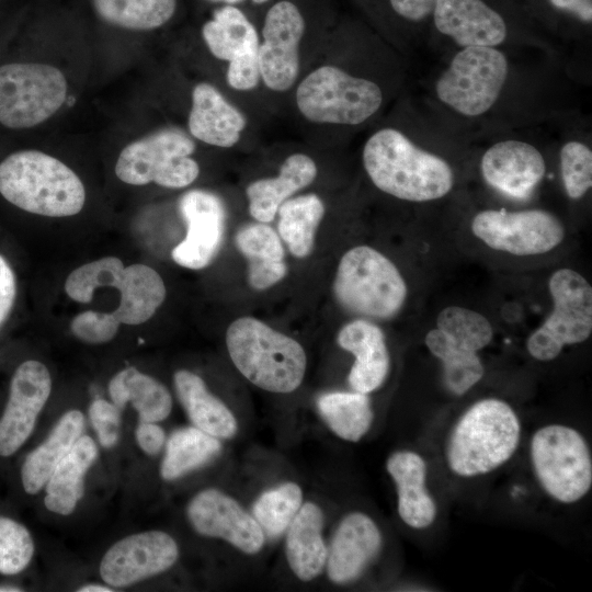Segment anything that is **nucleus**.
Wrapping results in <instances>:
<instances>
[{
    "label": "nucleus",
    "instance_id": "obj_1",
    "mask_svg": "<svg viewBox=\"0 0 592 592\" xmlns=\"http://www.w3.org/2000/svg\"><path fill=\"white\" fill-rule=\"evenodd\" d=\"M362 159L374 185L399 200H439L454 185V172L444 159L418 147L395 128L375 132L364 145Z\"/></svg>",
    "mask_w": 592,
    "mask_h": 592
},
{
    "label": "nucleus",
    "instance_id": "obj_2",
    "mask_svg": "<svg viewBox=\"0 0 592 592\" xmlns=\"http://www.w3.org/2000/svg\"><path fill=\"white\" fill-rule=\"evenodd\" d=\"M0 195L34 215L68 217L81 212L86 189L65 162L42 150L22 148L0 160Z\"/></svg>",
    "mask_w": 592,
    "mask_h": 592
},
{
    "label": "nucleus",
    "instance_id": "obj_3",
    "mask_svg": "<svg viewBox=\"0 0 592 592\" xmlns=\"http://www.w3.org/2000/svg\"><path fill=\"white\" fill-rule=\"evenodd\" d=\"M521 423L512 407L497 398L471 405L457 420L447 439L445 458L460 477L491 473L516 452Z\"/></svg>",
    "mask_w": 592,
    "mask_h": 592
},
{
    "label": "nucleus",
    "instance_id": "obj_4",
    "mask_svg": "<svg viewBox=\"0 0 592 592\" xmlns=\"http://www.w3.org/2000/svg\"><path fill=\"white\" fill-rule=\"evenodd\" d=\"M226 345L239 373L265 391L289 394L303 383L307 368L303 345L254 317L234 320Z\"/></svg>",
    "mask_w": 592,
    "mask_h": 592
},
{
    "label": "nucleus",
    "instance_id": "obj_5",
    "mask_svg": "<svg viewBox=\"0 0 592 592\" xmlns=\"http://www.w3.org/2000/svg\"><path fill=\"white\" fill-rule=\"evenodd\" d=\"M67 95L68 82L59 68L0 54V132L21 133L44 124Z\"/></svg>",
    "mask_w": 592,
    "mask_h": 592
},
{
    "label": "nucleus",
    "instance_id": "obj_6",
    "mask_svg": "<svg viewBox=\"0 0 592 592\" xmlns=\"http://www.w3.org/2000/svg\"><path fill=\"white\" fill-rule=\"evenodd\" d=\"M333 293L338 303L354 315L390 319L405 304L407 285L388 258L368 246H357L341 258Z\"/></svg>",
    "mask_w": 592,
    "mask_h": 592
},
{
    "label": "nucleus",
    "instance_id": "obj_7",
    "mask_svg": "<svg viewBox=\"0 0 592 592\" xmlns=\"http://www.w3.org/2000/svg\"><path fill=\"white\" fill-rule=\"evenodd\" d=\"M295 98L300 114L318 124L360 125L383 104V92L376 82L330 65L307 75Z\"/></svg>",
    "mask_w": 592,
    "mask_h": 592
},
{
    "label": "nucleus",
    "instance_id": "obj_8",
    "mask_svg": "<svg viewBox=\"0 0 592 592\" xmlns=\"http://www.w3.org/2000/svg\"><path fill=\"white\" fill-rule=\"evenodd\" d=\"M534 474L544 489L558 502L581 500L592 487V457L580 432L563 424L538 429L531 441Z\"/></svg>",
    "mask_w": 592,
    "mask_h": 592
},
{
    "label": "nucleus",
    "instance_id": "obj_9",
    "mask_svg": "<svg viewBox=\"0 0 592 592\" xmlns=\"http://www.w3.org/2000/svg\"><path fill=\"white\" fill-rule=\"evenodd\" d=\"M193 139L177 128H163L126 145L118 155L115 174L129 185L156 183L168 189H183L200 174L191 157Z\"/></svg>",
    "mask_w": 592,
    "mask_h": 592
},
{
    "label": "nucleus",
    "instance_id": "obj_10",
    "mask_svg": "<svg viewBox=\"0 0 592 592\" xmlns=\"http://www.w3.org/2000/svg\"><path fill=\"white\" fill-rule=\"evenodd\" d=\"M509 76L505 55L494 47H464L435 82L439 100L454 112L477 117L497 103Z\"/></svg>",
    "mask_w": 592,
    "mask_h": 592
},
{
    "label": "nucleus",
    "instance_id": "obj_11",
    "mask_svg": "<svg viewBox=\"0 0 592 592\" xmlns=\"http://www.w3.org/2000/svg\"><path fill=\"white\" fill-rule=\"evenodd\" d=\"M553 311L527 339L526 349L540 362L555 360L563 346L585 341L592 332V287L571 269L549 278Z\"/></svg>",
    "mask_w": 592,
    "mask_h": 592
},
{
    "label": "nucleus",
    "instance_id": "obj_12",
    "mask_svg": "<svg viewBox=\"0 0 592 592\" xmlns=\"http://www.w3.org/2000/svg\"><path fill=\"white\" fill-rule=\"evenodd\" d=\"M471 230L488 247L514 255L546 253L565 237L562 223L543 209L481 210L473 218Z\"/></svg>",
    "mask_w": 592,
    "mask_h": 592
},
{
    "label": "nucleus",
    "instance_id": "obj_13",
    "mask_svg": "<svg viewBox=\"0 0 592 592\" xmlns=\"http://www.w3.org/2000/svg\"><path fill=\"white\" fill-rule=\"evenodd\" d=\"M305 21L298 8L283 0L273 4L264 19L258 58L260 77L272 91L289 90L299 71V44Z\"/></svg>",
    "mask_w": 592,
    "mask_h": 592
},
{
    "label": "nucleus",
    "instance_id": "obj_14",
    "mask_svg": "<svg viewBox=\"0 0 592 592\" xmlns=\"http://www.w3.org/2000/svg\"><path fill=\"white\" fill-rule=\"evenodd\" d=\"M186 514L202 536L221 539L246 555H257L264 548L265 534L252 513L219 489L196 493L187 504Z\"/></svg>",
    "mask_w": 592,
    "mask_h": 592
},
{
    "label": "nucleus",
    "instance_id": "obj_15",
    "mask_svg": "<svg viewBox=\"0 0 592 592\" xmlns=\"http://www.w3.org/2000/svg\"><path fill=\"white\" fill-rule=\"evenodd\" d=\"M492 337V326L483 315L448 306L441 310L436 328L426 333L424 342L442 362L443 373L455 374L481 365L477 353L491 342Z\"/></svg>",
    "mask_w": 592,
    "mask_h": 592
},
{
    "label": "nucleus",
    "instance_id": "obj_16",
    "mask_svg": "<svg viewBox=\"0 0 592 592\" xmlns=\"http://www.w3.org/2000/svg\"><path fill=\"white\" fill-rule=\"evenodd\" d=\"M179 558L174 538L162 531H147L122 538L100 563L103 581L113 588L132 585L170 569Z\"/></svg>",
    "mask_w": 592,
    "mask_h": 592
},
{
    "label": "nucleus",
    "instance_id": "obj_17",
    "mask_svg": "<svg viewBox=\"0 0 592 592\" xmlns=\"http://www.w3.org/2000/svg\"><path fill=\"white\" fill-rule=\"evenodd\" d=\"M50 390L52 377L43 363L27 360L19 365L0 418V456L12 455L27 440Z\"/></svg>",
    "mask_w": 592,
    "mask_h": 592
},
{
    "label": "nucleus",
    "instance_id": "obj_18",
    "mask_svg": "<svg viewBox=\"0 0 592 592\" xmlns=\"http://www.w3.org/2000/svg\"><path fill=\"white\" fill-rule=\"evenodd\" d=\"M186 236L171 252L173 261L186 269L206 267L218 253L225 234L226 210L215 194L192 190L180 201Z\"/></svg>",
    "mask_w": 592,
    "mask_h": 592
},
{
    "label": "nucleus",
    "instance_id": "obj_19",
    "mask_svg": "<svg viewBox=\"0 0 592 592\" xmlns=\"http://www.w3.org/2000/svg\"><path fill=\"white\" fill-rule=\"evenodd\" d=\"M383 546L378 525L366 513L352 511L337 525L328 546L325 571L334 584H348L362 576Z\"/></svg>",
    "mask_w": 592,
    "mask_h": 592
},
{
    "label": "nucleus",
    "instance_id": "obj_20",
    "mask_svg": "<svg viewBox=\"0 0 592 592\" xmlns=\"http://www.w3.org/2000/svg\"><path fill=\"white\" fill-rule=\"evenodd\" d=\"M480 169L485 181L493 189L511 197L526 198L543 180L546 163L532 144L506 139L485 151Z\"/></svg>",
    "mask_w": 592,
    "mask_h": 592
},
{
    "label": "nucleus",
    "instance_id": "obj_21",
    "mask_svg": "<svg viewBox=\"0 0 592 592\" xmlns=\"http://www.w3.org/2000/svg\"><path fill=\"white\" fill-rule=\"evenodd\" d=\"M436 30L460 47H496L508 36L503 18L482 0H436Z\"/></svg>",
    "mask_w": 592,
    "mask_h": 592
},
{
    "label": "nucleus",
    "instance_id": "obj_22",
    "mask_svg": "<svg viewBox=\"0 0 592 592\" xmlns=\"http://www.w3.org/2000/svg\"><path fill=\"white\" fill-rule=\"evenodd\" d=\"M338 344L354 356L348 380L354 391L369 394L386 380L390 357L382 329L367 320H353L341 328Z\"/></svg>",
    "mask_w": 592,
    "mask_h": 592
},
{
    "label": "nucleus",
    "instance_id": "obj_23",
    "mask_svg": "<svg viewBox=\"0 0 592 592\" xmlns=\"http://www.w3.org/2000/svg\"><path fill=\"white\" fill-rule=\"evenodd\" d=\"M247 124L244 115L207 82L192 90L187 117L190 134L200 141L220 148L235 146Z\"/></svg>",
    "mask_w": 592,
    "mask_h": 592
},
{
    "label": "nucleus",
    "instance_id": "obj_24",
    "mask_svg": "<svg viewBox=\"0 0 592 592\" xmlns=\"http://www.w3.org/2000/svg\"><path fill=\"white\" fill-rule=\"evenodd\" d=\"M325 514L319 504L304 501L285 534L284 553L292 573L308 582L326 568L328 545L323 537Z\"/></svg>",
    "mask_w": 592,
    "mask_h": 592
},
{
    "label": "nucleus",
    "instance_id": "obj_25",
    "mask_svg": "<svg viewBox=\"0 0 592 592\" xmlns=\"http://www.w3.org/2000/svg\"><path fill=\"white\" fill-rule=\"evenodd\" d=\"M386 469L397 490V510L408 526L429 527L436 517V504L425 488L426 464L412 451H396L386 462Z\"/></svg>",
    "mask_w": 592,
    "mask_h": 592
},
{
    "label": "nucleus",
    "instance_id": "obj_26",
    "mask_svg": "<svg viewBox=\"0 0 592 592\" xmlns=\"http://www.w3.org/2000/svg\"><path fill=\"white\" fill-rule=\"evenodd\" d=\"M317 177L315 161L305 153L288 156L275 178L257 180L246 189L249 213L259 223H270L278 207Z\"/></svg>",
    "mask_w": 592,
    "mask_h": 592
},
{
    "label": "nucleus",
    "instance_id": "obj_27",
    "mask_svg": "<svg viewBox=\"0 0 592 592\" xmlns=\"http://www.w3.org/2000/svg\"><path fill=\"white\" fill-rule=\"evenodd\" d=\"M178 398L197 429L219 440H229L238 432L232 411L213 395L197 374L180 369L173 376Z\"/></svg>",
    "mask_w": 592,
    "mask_h": 592
},
{
    "label": "nucleus",
    "instance_id": "obj_28",
    "mask_svg": "<svg viewBox=\"0 0 592 592\" xmlns=\"http://www.w3.org/2000/svg\"><path fill=\"white\" fill-rule=\"evenodd\" d=\"M236 246L248 261V282L258 291L266 289L287 273L280 235L265 223L250 224L236 235Z\"/></svg>",
    "mask_w": 592,
    "mask_h": 592
},
{
    "label": "nucleus",
    "instance_id": "obj_29",
    "mask_svg": "<svg viewBox=\"0 0 592 592\" xmlns=\"http://www.w3.org/2000/svg\"><path fill=\"white\" fill-rule=\"evenodd\" d=\"M98 456L95 442L80 436L60 460L46 486L45 506L53 513L69 515L83 496V479Z\"/></svg>",
    "mask_w": 592,
    "mask_h": 592
},
{
    "label": "nucleus",
    "instance_id": "obj_30",
    "mask_svg": "<svg viewBox=\"0 0 592 592\" xmlns=\"http://www.w3.org/2000/svg\"><path fill=\"white\" fill-rule=\"evenodd\" d=\"M83 426L82 413L79 410L68 411L48 437L27 455L21 469V479L29 494H35L45 487L57 465L81 436Z\"/></svg>",
    "mask_w": 592,
    "mask_h": 592
},
{
    "label": "nucleus",
    "instance_id": "obj_31",
    "mask_svg": "<svg viewBox=\"0 0 592 592\" xmlns=\"http://www.w3.org/2000/svg\"><path fill=\"white\" fill-rule=\"evenodd\" d=\"M202 36L210 54L219 60L231 62L258 56L259 34L235 5L226 4L216 9L213 19L203 25Z\"/></svg>",
    "mask_w": 592,
    "mask_h": 592
},
{
    "label": "nucleus",
    "instance_id": "obj_32",
    "mask_svg": "<svg viewBox=\"0 0 592 592\" xmlns=\"http://www.w3.org/2000/svg\"><path fill=\"white\" fill-rule=\"evenodd\" d=\"M115 288L119 291L121 298L112 312L119 323L129 326L149 320L167 295L160 274L151 266L140 263L125 267Z\"/></svg>",
    "mask_w": 592,
    "mask_h": 592
},
{
    "label": "nucleus",
    "instance_id": "obj_33",
    "mask_svg": "<svg viewBox=\"0 0 592 592\" xmlns=\"http://www.w3.org/2000/svg\"><path fill=\"white\" fill-rule=\"evenodd\" d=\"M109 394L119 410L129 402L138 412L139 421H162L172 409V397L168 388L133 366L114 375L109 384Z\"/></svg>",
    "mask_w": 592,
    "mask_h": 592
},
{
    "label": "nucleus",
    "instance_id": "obj_34",
    "mask_svg": "<svg viewBox=\"0 0 592 592\" xmlns=\"http://www.w3.org/2000/svg\"><path fill=\"white\" fill-rule=\"evenodd\" d=\"M316 407L327 426L348 442H358L374 420L368 394L354 390L323 392L317 398Z\"/></svg>",
    "mask_w": 592,
    "mask_h": 592
},
{
    "label": "nucleus",
    "instance_id": "obj_35",
    "mask_svg": "<svg viewBox=\"0 0 592 592\" xmlns=\"http://www.w3.org/2000/svg\"><path fill=\"white\" fill-rule=\"evenodd\" d=\"M277 230L289 252L296 258L309 255L316 230L325 215V205L316 194L286 200L277 210Z\"/></svg>",
    "mask_w": 592,
    "mask_h": 592
},
{
    "label": "nucleus",
    "instance_id": "obj_36",
    "mask_svg": "<svg viewBox=\"0 0 592 592\" xmlns=\"http://www.w3.org/2000/svg\"><path fill=\"white\" fill-rule=\"evenodd\" d=\"M221 447L219 439L194 425L178 429L167 441L160 475L164 480H175L210 462Z\"/></svg>",
    "mask_w": 592,
    "mask_h": 592
},
{
    "label": "nucleus",
    "instance_id": "obj_37",
    "mask_svg": "<svg viewBox=\"0 0 592 592\" xmlns=\"http://www.w3.org/2000/svg\"><path fill=\"white\" fill-rule=\"evenodd\" d=\"M105 22L133 31H149L166 24L174 14L177 0H92Z\"/></svg>",
    "mask_w": 592,
    "mask_h": 592
},
{
    "label": "nucleus",
    "instance_id": "obj_38",
    "mask_svg": "<svg viewBox=\"0 0 592 592\" xmlns=\"http://www.w3.org/2000/svg\"><path fill=\"white\" fill-rule=\"evenodd\" d=\"M304 501L301 487L295 481H284L261 492L251 513L266 539H275L284 535Z\"/></svg>",
    "mask_w": 592,
    "mask_h": 592
},
{
    "label": "nucleus",
    "instance_id": "obj_39",
    "mask_svg": "<svg viewBox=\"0 0 592 592\" xmlns=\"http://www.w3.org/2000/svg\"><path fill=\"white\" fill-rule=\"evenodd\" d=\"M125 266L116 257H104L75 269L65 282V292L77 303H89L96 289L115 288Z\"/></svg>",
    "mask_w": 592,
    "mask_h": 592
},
{
    "label": "nucleus",
    "instance_id": "obj_40",
    "mask_svg": "<svg viewBox=\"0 0 592 592\" xmlns=\"http://www.w3.org/2000/svg\"><path fill=\"white\" fill-rule=\"evenodd\" d=\"M34 554V543L21 523L0 516V572L15 574L24 570Z\"/></svg>",
    "mask_w": 592,
    "mask_h": 592
},
{
    "label": "nucleus",
    "instance_id": "obj_41",
    "mask_svg": "<svg viewBox=\"0 0 592 592\" xmlns=\"http://www.w3.org/2000/svg\"><path fill=\"white\" fill-rule=\"evenodd\" d=\"M560 170L567 195L581 198L592 186V151L578 140L566 143L560 150Z\"/></svg>",
    "mask_w": 592,
    "mask_h": 592
},
{
    "label": "nucleus",
    "instance_id": "obj_42",
    "mask_svg": "<svg viewBox=\"0 0 592 592\" xmlns=\"http://www.w3.org/2000/svg\"><path fill=\"white\" fill-rule=\"evenodd\" d=\"M119 325L113 312L86 310L72 319L70 329L83 342L102 344L115 337Z\"/></svg>",
    "mask_w": 592,
    "mask_h": 592
},
{
    "label": "nucleus",
    "instance_id": "obj_43",
    "mask_svg": "<svg viewBox=\"0 0 592 592\" xmlns=\"http://www.w3.org/2000/svg\"><path fill=\"white\" fill-rule=\"evenodd\" d=\"M92 426L103 447L116 444L121 428L119 409L104 399L94 400L89 408Z\"/></svg>",
    "mask_w": 592,
    "mask_h": 592
},
{
    "label": "nucleus",
    "instance_id": "obj_44",
    "mask_svg": "<svg viewBox=\"0 0 592 592\" xmlns=\"http://www.w3.org/2000/svg\"><path fill=\"white\" fill-rule=\"evenodd\" d=\"M15 296L16 280L14 272L7 259L0 254V327L13 308Z\"/></svg>",
    "mask_w": 592,
    "mask_h": 592
},
{
    "label": "nucleus",
    "instance_id": "obj_45",
    "mask_svg": "<svg viewBox=\"0 0 592 592\" xmlns=\"http://www.w3.org/2000/svg\"><path fill=\"white\" fill-rule=\"evenodd\" d=\"M135 435L139 447L148 455H157L166 443L164 431L157 422L139 421Z\"/></svg>",
    "mask_w": 592,
    "mask_h": 592
},
{
    "label": "nucleus",
    "instance_id": "obj_46",
    "mask_svg": "<svg viewBox=\"0 0 592 592\" xmlns=\"http://www.w3.org/2000/svg\"><path fill=\"white\" fill-rule=\"evenodd\" d=\"M394 11L409 21H421L433 11L436 0H389Z\"/></svg>",
    "mask_w": 592,
    "mask_h": 592
},
{
    "label": "nucleus",
    "instance_id": "obj_47",
    "mask_svg": "<svg viewBox=\"0 0 592 592\" xmlns=\"http://www.w3.org/2000/svg\"><path fill=\"white\" fill-rule=\"evenodd\" d=\"M550 3L560 10L571 12L585 23L592 20V0H549Z\"/></svg>",
    "mask_w": 592,
    "mask_h": 592
},
{
    "label": "nucleus",
    "instance_id": "obj_48",
    "mask_svg": "<svg viewBox=\"0 0 592 592\" xmlns=\"http://www.w3.org/2000/svg\"><path fill=\"white\" fill-rule=\"evenodd\" d=\"M79 592H112L113 589L101 584H88L78 589Z\"/></svg>",
    "mask_w": 592,
    "mask_h": 592
},
{
    "label": "nucleus",
    "instance_id": "obj_49",
    "mask_svg": "<svg viewBox=\"0 0 592 592\" xmlns=\"http://www.w3.org/2000/svg\"><path fill=\"white\" fill-rule=\"evenodd\" d=\"M208 1H212V2H220V3H226V4H231V5H234L235 3H238V2H240V1H242V0H208ZM252 1H253L254 3L260 4V3H264V2H266V1H269V0H252Z\"/></svg>",
    "mask_w": 592,
    "mask_h": 592
},
{
    "label": "nucleus",
    "instance_id": "obj_50",
    "mask_svg": "<svg viewBox=\"0 0 592 592\" xmlns=\"http://www.w3.org/2000/svg\"><path fill=\"white\" fill-rule=\"evenodd\" d=\"M0 591L1 592H14V591H20V589H15V588H12V587H0Z\"/></svg>",
    "mask_w": 592,
    "mask_h": 592
}]
</instances>
